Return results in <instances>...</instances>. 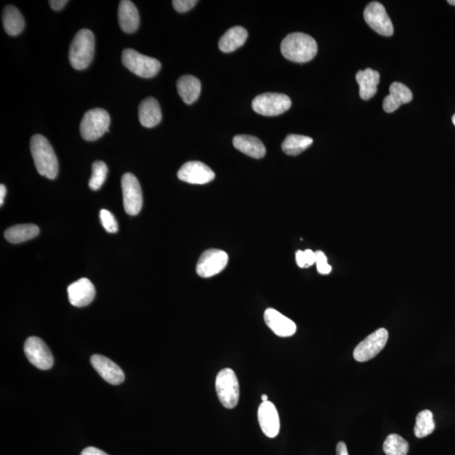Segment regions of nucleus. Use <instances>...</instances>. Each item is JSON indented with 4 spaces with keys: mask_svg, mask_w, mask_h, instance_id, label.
I'll use <instances>...</instances> for the list:
<instances>
[{
    "mask_svg": "<svg viewBox=\"0 0 455 455\" xmlns=\"http://www.w3.org/2000/svg\"><path fill=\"white\" fill-rule=\"evenodd\" d=\"M318 46L312 36L295 32L288 35L281 44V51L285 58L294 62H307L316 57Z\"/></svg>",
    "mask_w": 455,
    "mask_h": 455,
    "instance_id": "nucleus-1",
    "label": "nucleus"
},
{
    "mask_svg": "<svg viewBox=\"0 0 455 455\" xmlns=\"http://www.w3.org/2000/svg\"><path fill=\"white\" fill-rule=\"evenodd\" d=\"M31 152L36 171L40 176L54 180L58 172L56 154L45 137L36 135L31 139Z\"/></svg>",
    "mask_w": 455,
    "mask_h": 455,
    "instance_id": "nucleus-2",
    "label": "nucleus"
},
{
    "mask_svg": "<svg viewBox=\"0 0 455 455\" xmlns=\"http://www.w3.org/2000/svg\"><path fill=\"white\" fill-rule=\"evenodd\" d=\"M95 54V36L88 29L77 32L69 49V62L73 69H86L93 60Z\"/></svg>",
    "mask_w": 455,
    "mask_h": 455,
    "instance_id": "nucleus-3",
    "label": "nucleus"
},
{
    "mask_svg": "<svg viewBox=\"0 0 455 455\" xmlns=\"http://www.w3.org/2000/svg\"><path fill=\"white\" fill-rule=\"evenodd\" d=\"M215 388L218 399L227 409L235 408L240 399V386L234 370L224 369L216 377Z\"/></svg>",
    "mask_w": 455,
    "mask_h": 455,
    "instance_id": "nucleus-4",
    "label": "nucleus"
},
{
    "mask_svg": "<svg viewBox=\"0 0 455 455\" xmlns=\"http://www.w3.org/2000/svg\"><path fill=\"white\" fill-rule=\"evenodd\" d=\"M110 118L104 109L96 108L84 114L80 124L81 136L87 141H95L109 131Z\"/></svg>",
    "mask_w": 455,
    "mask_h": 455,
    "instance_id": "nucleus-5",
    "label": "nucleus"
},
{
    "mask_svg": "<svg viewBox=\"0 0 455 455\" xmlns=\"http://www.w3.org/2000/svg\"><path fill=\"white\" fill-rule=\"evenodd\" d=\"M126 68L136 75L142 78H153L161 69V62L154 58L145 56L133 49H125L121 57Z\"/></svg>",
    "mask_w": 455,
    "mask_h": 455,
    "instance_id": "nucleus-6",
    "label": "nucleus"
},
{
    "mask_svg": "<svg viewBox=\"0 0 455 455\" xmlns=\"http://www.w3.org/2000/svg\"><path fill=\"white\" fill-rule=\"evenodd\" d=\"M292 102L288 95L265 93L257 96L253 102L254 112L266 117H275L290 110Z\"/></svg>",
    "mask_w": 455,
    "mask_h": 455,
    "instance_id": "nucleus-7",
    "label": "nucleus"
},
{
    "mask_svg": "<svg viewBox=\"0 0 455 455\" xmlns=\"http://www.w3.org/2000/svg\"><path fill=\"white\" fill-rule=\"evenodd\" d=\"M388 339H389V332L386 329H378L358 344L353 351L354 360L360 362L372 360L384 349Z\"/></svg>",
    "mask_w": 455,
    "mask_h": 455,
    "instance_id": "nucleus-8",
    "label": "nucleus"
},
{
    "mask_svg": "<svg viewBox=\"0 0 455 455\" xmlns=\"http://www.w3.org/2000/svg\"><path fill=\"white\" fill-rule=\"evenodd\" d=\"M124 205L129 215H138L143 207V194L138 179L132 173H126L121 178Z\"/></svg>",
    "mask_w": 455,
    "mask_h": 455,
    "instance_id": "nucleus-9",
    "label": "nucleus"
},
{
    "mask_svg": "<svg viewBox=\"0 0 455 455\" xmlns=\"http://www.w3.org/2000/svg\"><path fill=\"white\" fill-rule=\"evenodd\" d=\"M229 256L224 250L209 249L199 258L197 265L198 275L203 279L215 276L226 268Z\"/></svg>",
    "mask_w": 455,
    "mask_h": 455,
    "instance_id": "nucleus-10",
    "label": "nucleus"
},
{
    "mask_svg": "<svg viewBox=\"0 0 455 455\" xmlns=\"http://www.w3.org/2000/svg\"><path fill=\"white\" fill-rule=\"evenodd\" d=\"M24 351L27 360L35 367L42 370L53 367V354L42 339L31 336L25 341Z\"/></svg>",
    "mask_w": 455,
    "mask_h": 455,
    "instance_id": "nucleus-11",
    "label": "nucleus"
},
{
    "mask_svg": "<svg viewBox=\"0 0 455 455\" xmlns=\"http://www.w3.org/2000/svg\"><path fill=\"white\" fill-rule=\"evenodd\" d=\"M364 20L373 31L384 36H391L394 27L386 8L379 2L369 3L364 10Z\"/></svg>",
    "mask_w": 455,
    "mask_h": 455,
    "instance_id": "nucleus-12",
    "label": "nucleus"
},
{
    "mask_svg": "<svg viewBox=\"0 0 455 455\" xmlns=\"http://www.w3.org/2000/svg\"><path fill=\"white\" fill-rule=\"evenodd\" d=\"M177 176L185 183L203 185L215 178V174L202 162L189 161L181 166Z\"/></svg>",
    "mask_w": 455,
    "mask_h": 455,
    "instance_id": "nucleus-13",
    "label": "nucleus"
},
{
    "mask_svg": "<svg viewBox=\"0 0 455 455\" xmlns=\"http://www.w3.org/2000/svg\"><path fill=\"white\" fill-rule=\"evenodd\" d=\"M258 421L264 434L270 439L276 438L279 434L280 420L279 412L271 401L262 402L258 409Z\"/></svg>",
    "mask_w": 455,
    "mask_h": 455,
    "instance_id": "nucleus-14",
    "label": "nucleus"
},
{
    "mask_svg": "<svg viewBox=\"0 0 455 455\" xmlns=\"http://www.w3.org/2000/svg\"><path fill=\"white\" fill-rule=\"evenodd\" d=\"M91 362L95 371L107 383L117 386L124 382L125 375L123 370L109 358L96 354L91 357Z\"/></svg>",
    "mask_w": 455,
    "mask_h": 455,
    "instance_id": "nucleus-15",
    "label": "nucleus"
},
{
    "mask_svg": "<svg viewBox=\"0 0 455 455\" xmlns=\"http://www.w3.org/2000/svg\"><path fill=\"white\" fill-rule=\"evenodd\" d=\"M68 295L73 306L84 307L94 301L95 288L90 280L81 279L69 285Z\"/></svg>",
    "mask_w": 455,
    "mask_h": 455,
    "instance_id": "nucleus-16",
    "label": "nucleus"
},
{
    "mask_svg": "<svg viewBox=\"0 0 455 455\" xmlns=\"http://www.w3.org/2000/svg\"><path fill=\"white\" fill-rule=\"evenodd\" d=\"M265 323L277 336L288 338L295 334L297 327L290 318L272 308L266 310L264 313Z\"/></svg>",
    "mask_w": 455,
    "mask_h": 455,
    "instance_id": "nucleus-17",
    "label": "nucleus"
},
{
    "mask_svg": "<svg viewBox=\"0 0 455 455\" xmlns=\"http://www.w3.org/2000/svg\"><path fill=\"white\" fill-rule=\"evenodd\" d=\"M412 91L401 83H393L390 87V95L384 98L383 108L387 113H394L399 106L412 101Z\"/></svg>",
    "mask_w": 455,
    "mask_h": 455,
    "instance_id": "nucleus-18",
    "label": "nucleus"
},
{
    "mask_svg": "<svg viewBox=\"0 0 455 455\" xmlns=\"http://www.w3.org/2000/svg\"><path fill=\"white\" fill-rule=\"evenodd\" d=\"M118 21L126 33L135 32L139 27V14L135 3L129 0H121L118 9Z\"/></svg>",
    "mask_w": 455,
    "mask_h": 455,
    "instance_id": "nucleus-19",
    "label": "nucleus"
},
{
    "mask_svg": "<svg viewBox=\"0 0 455 455\" xmlns=\"http://www.w3.org/2000/svg\"><path fill=\"white\" fill-rule=\"evenodd\" d=\"M139 117L140 124L148 128L156 127L160 124L162 113L157 100L153 97L143 100L139 107Z\"/></svg>",
    "mask_w": 455,
    "mask_h": 455,
    "instance_id": "nucleus-20",
    "label": "nucleus"
},
{
    "mask_svg": "<svg viewBox=\"0 0 455 455\" xmlns=\"http://www.w3.org/2000/svg\"><path fill=\"white\" fill-rule=\"evenodd\" d=\"M233 144L235 149L251 158L261 159L265 156L266 153L264 143L257 137L237 135L233 139Z\"/></svg>",
    "mask_w": 455,
    "mask_h": 455,
    "instance_id": "nucleus-21",
    "label": "nucleus"
},
{
    "mask_svg": "<svg viewBox=\"0 0 455 455\" xmlns=\"http://www.w3.org/2000/svg\"><path fill=\"white\" fill-rule=\"evenodd\" d=\"M380 80L379 72L371 69H367L357 73L356 80L358 84H360L361 99L368 101L376 95Z\"/></svg>",
    "mask_w": 455,
    "mask_h": 455,
    "instance_id": "nucleus-22",
    "label": "nucleus"
},
{
    "mask_svg": "<svg viewBox=\"0 0 455 455\" xmlns=\"http://www.w3.org/2000/svg\"><path fill=\"white\" fill-rule=\"evenodd\" d=\"M177 91L183 101L187 105L194 104L201 94V82L192 75H184L177 81Z\"/></svg>",
    "mask_w": 455,
    "mask_h": 455,
    "instance_id": "nucleus-23",
    "label": "nucleus"
},
{
    "mask_svg": "<svg viewBox=\"0 0 455 455\" xmlns=\"http://www.w3.org/2000/svg\"><path fill=\"white\" fill-rule=\"evenodd\" d=\"M248 32L242 27H232L222 36L218 43V47L224 53H232L242 47L246 42Z\"/></svg>",
    "mask_w": 455,
    "mask_h": 455,
    "instance_id": "nucleus-24",
    "label": "nucleus"
},
{
    "mask_svg": "<svg viewBox=\"0 0 455 455\" xmlns=\"http://www.w3.org/2000/svg\"><path fill=\"white\" fill-rule=\"evenodd\" d=\"M3 25L7 34L12 36H18L24 30V17L16 7L6 6L3 12Z\"/></svg>",
    "mask_w": 455,
    "mask_h": 455,
    "instance_id": "nucleus-25",
    "label": "nucleus"
},
{
    "mask_svg": "<svg viewBox=\"0 0 455 455\" xmlns=\"http://www.w3.org/2000/svg\"><path fill=\"white\" fill-rule=\"evenodd\" d=\"M39 228L35 224H19L10 227L5 231V237L9 242L19 244L34 239L39 235Z\"/></svg>",
    "mask_w": 455,
    "mask_h": 455,
    "instance_id": "nucleus-26",
    "label": "nucleus"
},
{
    "mask_svg": "<svg viewBox=\"0 0 455 455\" xmlns=\"http://www.w3.org/2000/svg\"><path fill=\"white\" fill-rule=\"evenodd\" d=\"M312 143L313 139L310 137L290 135L285 139L282 144V149L285 154L294 156L308 149Z\"/></svg>",
    "mask_w": 455,
    "mask_h": 455,
    "instance_id": "nucleus-27",
    "label": "nucleus"
},
{
    "mask_svg": "<svg viewBox=\"0 0 455 455\" xmlns=\"http://www.w3.org/2000/svg\"><path fill=\"white\" fill-rule=\"evenodd\" d=\"M435 429L434 415L431 410H424L417 414L414 434L417 438L423 439L430 435Z\"/></svg>",
    "mask_w": 455,
    "mask_h": 455,
    "instance_id": "nucleus-28",
    "label": "nucleus"
},
{
    "mask_svg": "<svg viewBox=\"0 0 455 455\" xmlns=\"http://www.w3.org/2000/svg\"><path fill=\"white\" fill-rule=\"evenodd\" d=\"M383 449L386 455H406L409 451V443L401 436L392 434L387 436Z\"/></svg>",
    "mask_w": 455,
    "mask_h": 455,
    "instance_id": "nucleus-29",
    "label": "nucleus"
},
{
    "mask_svg": "<svg viewBox=\"0 0 455 455\" xmlns=\"http://www.w3.org/2000/svg\"><path fill=\"white\" fill-rule=\"evenodd\" d=\"M108 168L103 161H95L92 165V176L89 183L91 190L97 191L104 184Z\"/></svg>",
    "mask_w": 455,
    "mask_h": 455,
    "instance_id": "nucleus-30",
    "label": "nucleus"
},
{
    "mask_svg": "<svg viewBox=\"0 0 455 455\" xmlns=\"http://www.w3.org/2000/svg\"><path fill=\"white\" fill-rule=\"evenodd\" d=\"M100 218H101V223L106 232L114 234V233L118 231L117 222L110 211L102 209L101 212H100Z\"/></svg>",
    "mask_w": 455,
    "mask_h": 455,
    "instance_id": "nucleus-31",
    "label": "nucleus"
},
{
    "mask_svg": "<svg viewBox=\"0 0 455 455\" xmlns=\"http://www.w3.org/2000/svg\"><path fill=\"white\" fill-rule=\"evenodd\" d=\"M316 266L318 272L320 275H327L331 272L332 268L331 265L328 264L327 257L324 253L320 250H317L316 253Z\"/></svg>",
    "mask_w": 455,
    "mask_h": 455,
    "instance_id": "nucleus-32",
    "label": "nucleus"
},
{
    "mask_svg": "<svg viewBox=\"0 0 455 455\" xmlns=\"http://www.w3.org/2000/svg\"><path fill=\"white\" fill-rule=\"evenodd\" d=\"M197 0H174L172 5L174 8L179 13L187 12L197 5Z\"/></svg>",
    "mask_w": 455,
    "mask_h": 455,
    "instance_id": "nucleus-33",
    "label": "nucleus"
},
{
    "mask_svg": "<svg viewBox=\"0 0 455 455\" xmlns=\"http://www.w3.org/2000/svg\"><path fill=\"white\" fill-rule=\"evenodd\" d=\"M303 257H305V262L306 268L312 266L316 261V253L312 250H306L303 251Z\"/></svg>",
    "mask_w": 455,
    "mask_h": 455,
    "instance_id": "nucleus-34",
    "label": "nucleus"
},
{
    "mask_svg": "<svg viewBox=\"0 0 455 455\" xmlns=\"http://www.w3.org/2000/svg\"><path fill=\"white\" fill-rule=\"evenodd\" d=\"M68 2L67 0H51L49 5L51 9L58 11L64 9Z\"/></svg>",
    "mask_w": 455,
    "mask_h": 455,
    "instance_id": "nucleus-35",
    "label": "nucleus"
},
{
    "mask_svg": "<svg viewBox=\"0 0 455 455\" xmlns=\"http://www.w3.org/2000/svg\"><path fill=\"white\" fill-rule=\"evenodd\" d=\"M80 455H108V454L105 453L104 451L96 449V447H86V449H84Z\"/></svg>",
    "mask_w": 455,
    "mask_h": 455,
    "instance_id": "nucleus-36",
    "label": "nucleus"
},
{
    "mask_svg": "<svg viewBox=\"0 0 455 455\" xmlns=\"http://www.w3.org/2000/svg\"><path fill=\"white\" fill-rule=\"evenodd\" d=\"M295 257H296V264H297L299 268H305V257H303V251L298 250L297 253H296Z\"/></svg>",
    "mask_w": 455,
    "mask_h": 455,
    "instance_id": "nucleus-37",
    "label": "nucleus"
},
{
    "mask_svg": "<svg viewBox=\"0 0 455 455\" xmlns=\"http://www.w3.org/2000/svg\"><path fill=\"white\" fill-rule=\"evenodd\" d=\"M336 455H349L345 443H338V446H336Z\"/></svg>",
    "mask_w": 455,
    "mask_h": 455,
    "instance_id": "nucleus-38",
    "label": "nucleus"
},
{
    "mask_svg": "<svg viewBox=\"0 0 455 455\" xmlns=\"http://www.w3.org/2000/svg\"><path fill=\"white\" fill-rule=\"evenodd\" d=\"M5 195L6 187L5 185H1V186H0V205H1V206L3 205V201H5Z\"/></svg>",
    "mask_w": 455,
    "mask_h": 455,
    "instance_id": "nucleus-39",
    "label": "nucleus"
},
{
    "mask_svg": "<svg viewBox=\"0 0 455 455\" xmlns=\"http://www.w3.org/2000/svg\"><path fill=\"white\" fill-rule=\"evenodd\" d=\"M261 399H262V402L268 401V395H261Z\"/></svg>",
    "mask_w": 455,
    "mask_h": 455,
    "instance_id": "nucleus-40",
    "label": "nucleus"
},
{
    "mask_svg": "<svg viewBox=\"0 0 455 455\" xmlns=\"http://www.w3.org/2000/svg\"><path fill=\"white\" fill-rule=\"evenodd\" d=\"M447 3H449L450 5H451L455 6V0H449V1H447Z\"/></svg>",
    "mask_w": 455,
    "mask_h": 455,
    "instance_id": "nucleus-41",
    "label": "nucleus"
},
{
    "mask_svg": "<svg viewBox=\"0 0 455 455\" xmlns=\"http://www.w3.org/2000/svg\"><path fill=\"white\" fill-rule=\"evenodd\" d=\"M452 121H453V124L455 126V115H454V117H452Z\"/></svg>",
    "mask_w": 455,
    "mask_h": 455,
    "instance_id": "nucleus-42",
    "label": "nucleus"
}]
</instances>
